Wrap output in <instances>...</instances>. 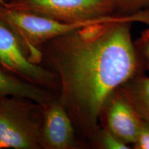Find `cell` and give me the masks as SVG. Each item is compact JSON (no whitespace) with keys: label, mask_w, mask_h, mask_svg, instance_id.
<instances>
[{"label":"cell","mask_w":149,"mask_h":149,"mask_svg":"<svg viewBox=\"0 0 149 149\" xmlns=\"http://www.w3.org/2000/svg\"><path fill=\"white\" fill-rule=\"evenodd\" d=\"M144 19H149V12L115 15L41 46L42 64L58 79L59 100L86 144L100 126V113L108 97L146 71L131 33L133 22Z\"/></svg>","instance_id":"1"},{"label":"cell","mask_w":149,"mask_h":149,"mask_svg":"<svg viewBox=\"0 0 149 149\" xmlns=\"http://www.w3.org/2000/svg\"><path fill=\"white\" fill-rule=\"evenodd\" d=\"M42 107L27 98L0 102V149H42Z\"/></svg>","instance_id":"2"},{"label":"cell","mask_w":149,"mask_h":149,"mask_svg":"<svg viewBox=\"0 0 149 149\" xmlns=\"http://www.w3.org/2000/svg\"><path fill=\"white\" fill-rule=\"evenodd\" d=\"M3 5L67 23L99 21L117 15L112 0H9Z\"/></svg>","instance_id":"3"},{"label":"cell","mask_w":149,"mask_h":149,"mask_svg":"<svg viewBox=\"0 0 149 149\" xmlns=\"http://www.w3.org/2000/svg\"><path fill=\"white\" fill-rule=\"evenodd\" d=\"M0 66L17 77L58 93L59 81L51 70L28 58L14 31L0 20Z\"/></svg>","instance_id":"4"},{"label":"cell","mask_w":149,"mask_h":149,"mask_svg":"<svg viewBox=\"0 0 149 149\" xmlns=\"http://www.w3.org/2000/svg\"><path fill=\"white\" fill-rule=\"evenodd\" d=\"M42 149H77L86 146L58 95L42 107Z\"/></svg>","instance_id":"5"},{"label":"cell","mask_w":149,"mask_h":149,"mask_svg":"<svg viewBox=\"0 0 149 149\" xmlns=\"http://www.w3.org/2000/svg\"><path fill=\"white\" fill-rule=\"evenodd\" d=\"M142 122L138 112L120 88L115 90L107 98L99 117L100 126L107 128L131 147Z\"/></svg>","instance_id":"6"},{"label":"cell","mask_w":149,"mask_h":149,"mask_svg":"<svg viewBox=\"0 0 149 149\" xmlns=\"http://www.w3.org/2000/svg\"><path fill=\"white\" fill-rule=\"evenodd\" d=\"M57 93L25 81L0 66V102L6 97L27 98L44 107Z\"/></svg>","instance_id":"7"},{"label":"cell","mask_w":149,"mask_h":149,"mask_svg":"<svg viewBox=\"0 0 149 149\" xmlns=\"http://www.w3.org/2000/svg\"><path fill=\"white\" fill-rule=\"evenodd\" d=\"M143 120L149 122V75L141 72L120 87Z\"/></svg>","instance_id":"8"},{"label":"cell","mask_w":149,"mask_h":149,"mask_svg":"<svg viewBox=\"0 0 149 149\" xmlns=\"http://www.w3.org/2000/svg\"><path fill=\"white\" fill-rule=\"evenodd\" d=\"M87 144L97 149H131L132 147L120 140L107 128L100 125L87 141Z\"/></svg>","instance_id":"9"},{"label":"cell","mask_w":149,"mask_h":149,"mask_svg":"<svg viewBox=\"0 0 149 149\" xmlns=\"http://www.w3.org/2000/svg\"><path fill=\"white\" fill-rule=\"evenodd\" d=\"M117 15L133 16L149 12V0H112Z\"/></svg>","instance_id":"10"},{"label":"cell","mask_w":149,"mask_h":149,"mask_svg":"<svg viewBox=\"0 0 149 149\" xmlns=\"http://www.w3.org/2000/svg\"><path fill=\"white\" fill-rule=\"evenodd\" d=\"M133 149H149V122L143 120L135 141L132 145Z\"/></svg>","instance_id":"11"},{"label":"cell","mask_w":149,"mask_h":149,"mask_svg":"<svg viewBox=\"0 0 149 149\" xmlns=\"http://www.w3.org/2000/svg\"><path fill=\"white\" fill-rule=\"evenodd\" d=\"M135 42L142 59L145 70H147L149 74V36H140Z\"/></svg>","instance_id":"12"},{"label":"cell","mask_w":149,"mask_h":149,"mask_svg":"<svg viewBox=\"0 0 149 149\" xmlns=\"http://www.w3.org/2000/svg\"><path fill=\"white\" fill-rule=\"evenodd\" d=\"M140 36H141V37H148L149 36V28H148V29L145 30V31H143V32L141 33Z\"/></svg>","instance_id":"13"},{"label":"cell","mask_w":149,"mask_h":149,"mask_svg":"<svg viewBox=\"0 0 149 149\" xmlns=\"http://www.w3.org/2000/svg\"><path fill=\"white\" fill-rule=\"evenodd\" d=\"M9 0H0V4H5Z\"/></svg>","instance_id":"14"}]
</instances>
